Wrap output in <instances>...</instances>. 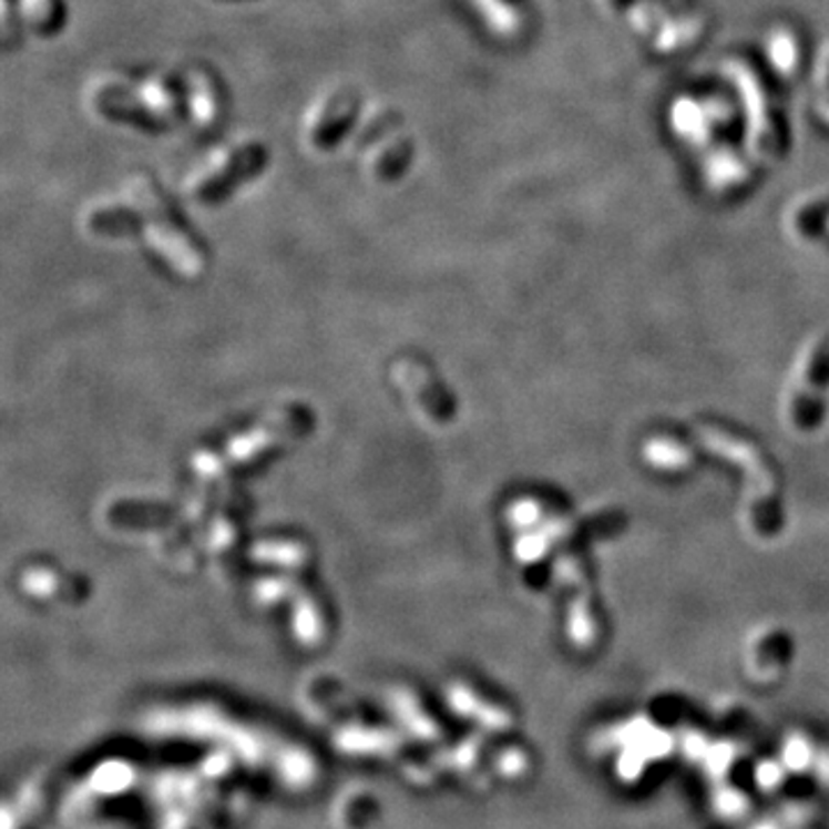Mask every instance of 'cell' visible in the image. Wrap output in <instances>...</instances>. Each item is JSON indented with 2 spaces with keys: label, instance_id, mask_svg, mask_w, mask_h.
<instances>
[]
</instances>
